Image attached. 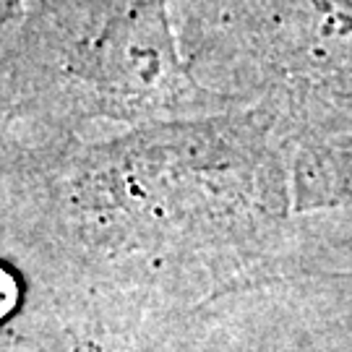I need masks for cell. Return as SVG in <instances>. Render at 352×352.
I'll use <instances>...</instances> for the list:
<instances>
[{
  "label": "cell",
  "instance_id": "obj_1",
  "mask_svg": "<svg viewBox=\"0 0 352 352\" xmlns=\"http://www.w3.org/2000/svg\"><path fill=\"white\" fill-rule=\"evenodd\" d=\"M3 253L39 295L164 314L298 269V146L261 104L107 139L3 128Z\"/></svg>",
  "mask_w": 352,
  "mask_h": 352
},
{
  "label": "cell",
  "instance_id": "obj_2",
  "mask_svg": "<svg viewBox=\"0 0 352 352\" xmlns=\"http://www.w3.org/2000/svg\"><path fill=\"white\" fill-rule=\"evenodd\" d=\"M173 0H26L0 32L3 128L84 133L243 110L193 74Z\"/></svg>",
  "mask_w": 352,
  "mask_h": 352
},
{
  "label": "cell",
  "instance_id": "obj_3",
  "mask_svg": "<svg viewBox=\"0 0 352 352\" xmlns=\"http://www.w3.org/2000/svg\"><path fill=\"white\" fill-rule=\"evenodd\" d=\"M206 87L277 115L295 146L352 149V0H186Z\"/></svg>",
  "mask_w": 352,
  "mask_h": 352
},
{
  "label": "cell",
  "instance_id": "obj_4",
  "mask_svg": "<svg viewBox=\"0 0 352 352\" xmlns=\"http://www.w3.org/2000/svg\"><path fill=\"white\" fill-rule=\"evenodd\" d=\"M39 308L71 334L68 352H151L149 337L186 314H164L136 302L42 295Z\"/></svg>",
  "mask_w": 352,
  "mask_h": 352
},
{
  "label": "cell",
  "instance_id": "obj_5",
  "mask_svg": "<svg viewBox=\"0 0 352 352\" xmlns=\"http://www.w3.org/2000/svg\"><path fill=\"white\" fill-rule=\"evenodd\" d=\"M295 214L352 209V149L300 146L292 164Z\"/></svg>",
  "mask_w": 352,
  "mask_h": 352
},
{
  "label": "cell",
  "instance_id": "obj_6",
  "mask_svg": "<svg viewBox=\"0 0 352 352\" xmlns=\"http://www.w3.org/2000/svg\"><path fill=\"white\" fill-rule=\"evenodd\" d=\"M24 3L26 0H0V32H6V29L19 19Z\"/></svg>",
  "mask_w": 352,
  "mask_h": 352
}]
</instances>
